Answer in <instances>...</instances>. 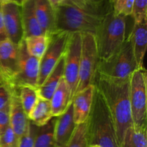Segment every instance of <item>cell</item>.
<instances>
[{
  "instance_id": "6da1fadb",
  "label": "cell",
  "mask_w": 147,
  "mask_h": 147,
  "mask_svg": "<svg viewBox=\"0 0 147 147\" xmlns=\"http://www.w3.org/2000/svg\"><path fill=\"white\" fill-rule=\"evenodd\" d=\"M129 79H111L96 74L93 82L110 112L120 146L126 130L133 125L129 98Z\"/></svg>"
},
{
  "instance_id": "7a4b0ae2",
  "label": "cell",
  "mask_w": 147,
  "mask_h": 147,
  "mask_svg": "<svg viewBox=\"0 0 147 147\" xmlns=\"http://www.w3.org/2000/svg\"><path fill=\"white\" fill-rule=\"evenodd\" d=\"M111 9L109 0L96 1L86 8L61 4L55 10L56 30L95 35Z\"/></svg>"
},
{
  "instance_id": "3957f363",
  "label": "cell",
  "mask_w": 147,
  "mask_h": 147,
  "mask_svg": "<svg viewBox=\"0 0 147 147\" xmlns=\"http://www.w3.org/2000/svg\"><path fill=\"white\" fill-rule=\"evenodd\" d=\"M88 146L121 147L111 115L103 97L95 86L93 103L87 120Z\"/></svg>"
},
{
  "instance_id": "277c9868",
  "label": "cell",
  "mask_w": 147,
  "mask_h": 147,
  "mask_svg": "<svg viewBox=\"0 0 147 147\" xmlns=\"http://www.w3.org/2000/svg\"><path fill=\"white\" fill-rule=\"evenodd\" d=\"M126 17L117 15L111 10L106 14L94 35L99 61L107 60L126 40Z\"/></svg>"
},
{
  "instance_id": "5b68a950",
  "label": "cell",
  "mask_w": 147,
  "mask_h": 147,
  "mask_svg": "<svg viewBox=\"0 0 147 147\" xmlns=\"http://www.w3.org/2000/svg\"><path fill=\"white\" fill-rule=\"evenodd\" d=\"M138 69L131 41L128 37L120 48L110 58L99 61L97 74L111 79H126Z\"/></svg>"
},
{
  "instance_id": "8992f818",
  "label": "cell",
  "mask_w": 147,
  "mask_h": 147,
  "mask_svg": "<svg viewBox=\"0 0 147 147\" xmlns=\"http://www.w3.org/2000/svg\"><path fill=\"white\" fill-rule=\"evenodd\" d=\"M147 79L144 66L139 68L129 79V98L133 125L146 126Z\"/></svg>"
},
{
  "instance_id": "52a82bcc",
  "label": "cell",
  "mask_w": 147,
  "mask_h": 147,
  "mask_svg": "<svg viewBox=\"0 0 147 147\" xmlns=\"http://www.w3.org/2000/svg\"><path fill=\"white\" fill-rule=\"evenodd\" d=\"M98 62L99 58L94 35L83 33L82 34L78 84L76 93L90 84H93L97 74Z\"/></svg>"
},
{
  "instance_id": "ba28073f",
  "label": "cell",
  "mask_w": 147,
  "mask_h": 147,
  "mask_svg": "<svg viewBox=\"0 0 147 147\" xmlns=\"http://www.w3.org/2000/svg\"><path fill=\"white\" fill-rule=\"evenodd\" d=\"M70 35V33L59 30L49 33L48 45L40 59L38 86L43 83L65 54Z\"/></svg>"
},
{
  "instance_id": "9c48e42d",
  "label": "cell",
  "mask_w": 147,
  "mask_h": 147,
  "mask_svg": "<svg viewBox=\"0 0 147 147\" xmlns=\"http://www.w3.org/2000/svg\"><path fill=\"white\" fill-rule=\"evenodd\" d=\"M82 33H70L64 56V78L71 92L72 99L77 90L79 77Z\"/></svg>"
},
{
  "instance_id": "30bf717a",
  "label": "cell",
  "mask_w": 147,
  "mask_h": 147,
  "mask_svg": "<svg viewBox=\"0 0 147 147\" xmlns=\"http://www.w3.org/2000/svg\"><path fill=\"white\" fill-rule=\"evenodd\" d=\"M40 59L31 56L27 52L23 40L20 45V56L17 73L13 78L10 87L19 88L30 86L37 88L40 74Z\"/></svg>"
},
{
  "instance_id": "8fae6325",
  "label": "cell",
  "mask_w": 147,
  "mask_h": 147,
  "mask_svg": "<svg viewBox=\"0 0 147 147\" xmlns=\"http://www.w3.org/2000/svg\"><path fill=\"white\" fill-rule=\"evenodd\" d=\"M1 14L7 37L17 46L24 40L21 7L15 2L0 3Z\"/></svg>"
},
{
  "instance_id": "7c38bea8",
  "label": "cell",
  "mask_w": 147,
  "mask_h": 147,
  "mask_svg": "<svg viewBox=\"0 0 147 147\" xmlns=\"http://www.w3.org/2000/svg\"><path fill=\"white\" fill-rule=\"evenodd\" d=\"M20 46L9 39L0 43V78L3 83L10 86L18 67Z\"/></svg>"
},
{
  "instance_id": "4fadbf2b",
  "label": "cell",
  "mask_w": 147,
  "mask_h": 147,
  "mask_svg": "<svg viewBox=\"0 0 147 147\" xmlns=\"http://www.w3.org/2000/svg\"><path fill=\"white\" fill-rule=\"evenodd\" d=\"M30 119L24 112L19 96L18 88H14L11 94L9 107V125L19 138L27 131Z\"/></svg>"
},
{
  "instance_id": "5bb4252c",
  "label": "cell",
  "mask_w": 147,
  "mask_h": 147,
  "mask_svg": "<svg viewBox=\"0 0 147 147\" xmlns=\"http://www.w3.org/2000/svg\"><path fill=\"white\" fill-rule=\"evenodd\" d=\"M76 124L73 117V103L70 104L65 112L60 116L56 117L54 127V136L56 146H66L70 138H71Z\"/></svg>"
},
{
  "instance_id": "9a60e30c",
  "label": "cell",
  "mask_w": 147,
  "mask_h": 147,
  "mask_svg": "<svg viewBox=\"0 0 147 147\" xmlns=\"http://www.w3.org/2000/svg\"><path fill=\"white\" fill-rule=\"evenodd\" d=\"M95 85L90 84L80 91L73 97L72 103L73 108V117L76 125L87 121L93 103Z\"/></svg>"
},
{
  "instance_id": "2e32d148",
  "label": "cell",
  "mask_w": 147,
  "mask_h": 147,
  "mask_svg": "<svg viewBox=\"0 0 147 147\" xmlns=\"http://www.w3.org/2000/svg\"><path fill=\"white\" fill-rule=\"evenodd\" d=\"M138 67H144V59L147 46V20L134 22L129 35Z\"/></svg>"
},
{
  "instance_id": "e0dca14e",
  "label": "cell",
  "mask_w": 147,
  "mask_h": 147,
  "mask_svg": "<svg viewBox=\"0 0 147 147\" xmlns=\"http://www.w3.org/2000/svg\"><path fill=\"white\" fill-rule=\"evenodd\" d=\"M20 7L24 30V38L30 36L47 34L42 30L36 17L34 0H27Z\"/></svg>"
},
{
  "instance_id": "ac0fdd59",
  "label": "cell",
  "mask_w": 147,
  "mask_h": 147,
  "mask_svg": "<svg viewBox=\"0 0 147 147\" xmlns=\"http://www.w3.org/2000/svg\"><path fill=\"white\" fill-rule=\"evenodd\" d=\"M72 101L70 89L63 78L50 99L53 116L58 117L65 112Z\"/></svg>"
},
{
  "instance_id": "d6986e66",
  "label": "cell",
  "mask_w": 147,
  "mask_h": 147,
  "mask_svg": "<svg viewBox=\"0 0 147 147\" xmlns=\"http://www.w3.org/2000/svg\"><path fill=\"white\" fill-rule=\"evenodd\" d=\"M36 17L46 33L56 31L55 10L48 0H34Z\"/></svg>"
},
{
  "instance_id": "ffe728a7",
  "label": "cell",
  "mask_w": 147,
  "mask_h": 147,
  "mask_svg": "<svg viewBox=\"0 0 147 147\" xmlns=\"http://www.w3.org/2000/svg\"><path fill=\"white\" fill-rule=\"evenodd\" d=\"M64 56L58 62L51 73L47 76L43 83L37 87L38 96L41 98L50 100L53 92L58 86L59 83L64 76Z\"/></svg>"
},
{
  "instance_id": "44dd1931",
  "label": "cell",
  "mask_w": 147,
  "mask_h": 147,
  "mask_svg": "<svg viewBox=\"0 0 147 147\" xmlns=\"http://www.w3.org/2000/svg\"><path fill=\"white\" fill-rule=\"evenodd\" d=\"M28 118L32 123L38 127L47 124L53 118L50 100L39 97L35 105L28 115Z\"/></svg>"
},
{
  "instance_id": "7402d4cb",
  "label": "cell",
  "mask_w": 147,
  "mask_h": 147,
  "mask_svg": "<svg viewBox=\"0 0 147 147\" xmlns=\"http://www.w3.org/2000/svg\"><path fill=\"white\" fill-rule=\"evenodd\" d=\"M121 147H147L146 126L131 125L126 130Z\"/></svg>"
},
{
  "instance_id": "603a6c76",
  "label": "cell",
  "mask_w": 147,
  "mask_h": 147,
  "mask_svg": "<svg viewBox=\"0 0 147 147\" xmlns=\"http://www.w3.org/2000/svg\"><path fill=\"white\" fill-rule=\"evenodd\" d=\"M56 117H53L47 124L39 127L33 147H56L54 127Z\"/></svg>"
},
{
  "instance_id": "cb8c5ba5",
  "label": "cell",
  "mask_w": 147,
  "mask_h": 147,
  "mask_svg": "<svg viewBox=\"0 0 147 147\" xmlns=\"http://www.w3.org/2000/svg\"><path fill=\"white\" fill-rule=\"evenodd\" d=\"M27 52L31 56L41 59L47 49L49 42V33L41 35L30 36L24 38Z\"/></svg>"
},
{
  "instance_id": "d4e9b609",
  "label": "cell",
  "mask_w": 147,
  "mask_h": 147,
  "mask_svg": "<svg viewBox=\"0 0 147 147\" xmlns=\"http://www.w3.org/2000/svg\"><path fill=\"white\" fill-rule=\"evenodd\" d=\"M18 91L22 108L28 116L38 99L37 88L30 86H22L18 88Z\"/></svg>"
},
{
  "instance_id": "484cf974",
  "label": "cell",
  "mask_w": 147,
  "mask_h": 147,
  "mask_svg": "<svg viewBox=\"0 0 147 147\" xmlns=\"http://www.w3.org/2000/svg\"><path fill=\"white\" fill-rule=\"evenodd\" d=\"M65 147H88L87 121L76 125Z\"/></svg>"
},
{
  "instance_id": "4316f807",
  "label": "cell",
  "mask_w": 147,
  "mask_h": 147,
  "mask_svg": "<svg viewBox=\"0 0 147 147\" xmlns=\"http://www.w3.org/2000/svg\"><path fill=\"white\" fill-rule=\"evenodd\" d=\"M111 5L115 14L127 17L132 15L134 0H114Z\"/></svg>"
},
{
  "instance_id": "83f0119b",
  "label": "cell",
  "mask_w": 147,
  "mask_h": 147,
  "mask_svg": "<svg viewBox=\"0 0 147 147\" xmlns=\"http://www.w3.org/2000/svg\"><path fill=\"white\" fill-rule=\"evenodd\" d=\"M20 138L14 132L10 125L0 134V147H18Z\"/></svg>"
},
{
  "instance_id": "f1b7e54d",
  "label": "cell",
  "mask_w": 147,
  "mask_h": 147,
  "mask_svg": "<svg viewBox=\"0 0 147 147\" xmlns=\"http://www.w3.org/2000/svg\"><path fill=\"white\" fill-rule=\"evenodd\" d=\"M38 128V126L30 120L27 131L20 138L18 147H33Z\"/></svg>"
},
{
  "instance_id": "f546056e",
  "label": "cell",
  "mask_w": 147,
  "mask_h": 147,
  "mask_svg": "<svg viewBox=\"0 0 147 147\" xmlns=\"http://www.w3.org/2000/svg\"><path fill=\"white\" fill-rule=\"evenodd\" d=\"M131 17L134 22L147 20V0H134Z\"/></svg>"
},
{
  "instance_id": "4dcf8cb0",
  "label": "cell",
  "mask_w": 147,
  "mask_h": 147,
  "mask_svg": "<svg viewBox=\"0 0 147 147\" xmlns=\"http://www.w3.org/2000/svg\"><path fill=\"white\" fill-rule=\"evenodd\" d=\"M14 89L0 82V110L4 109L9 106L11 94Z\"/></svg>"
},
{
  "instance_id": "1f68e13d",
  "label": "cell",
  "mask_w": 147,
  "mask_h": 147,
  "mask_svg": "<svg viewBox=\"0 0 147 147\" xmlns=\"http://www.w3.org/2000/svg\"><path fill=\"white\" fill-rule=\"evenodd\" d=\"M9 107L0 110V134L9 125Z\"/></svg>"
},
{
  "instance_id": "d6a6232c",
  "label": "cell",
  "mask_w": 147,
  "mask_h": 147,
  "mask_svg": "<svg viewBox=\"0 0 147 147\" xmlns=\"http://www.w3.org/2000/svg\"><path fill=\"white\" fill-rule=\"evenodd\" d=\"M94 1H96L95 0H62L61 4L73 6L78 8H86L93 4Z\"/></svg>"
},
{
  "instance_id": "836d02e7",
  "label": "cell",
  "mask_w": 147,
  "mask_h": 147,
  "mask_svg": "<svg viewBox=\"0 0 147 147\" xmlns=\"http://www.w3.org/2000/svg\"><path fill=\"white\" fill-rule=\"evenodd\" d=\"M7 39H8V37H7V33H6L4 20H3L2 14H1V7H0V43L7 40Z\"/></svg>"
},
{
  "instance_id": "e575fe53",
  "label": "cell",
  "mask_w": 147,
  "mask_h": 147,
  "mask_svg": "<svg viewBox=\"0 0 147 147\" xmlns=\"http://www.w3.org/2000/svg\"><path fill=\"white\" fill-rule=\"evenodd\" d=\"M48 1H50V3L55 10H56L62 3V0H48Z\"/></svg>"
},
{
  "instance_id": "d590c367",
  "label": "cell",
  "mask_w": 147,
  "mask_h": 147,
  "mask_svg": "<svg viewBox=\"0 0 147 147\" xmlns=\"http://www.w3.org/2000/svg\"><path fill=\"white\" fill-rule=\"evenodd\" d=\"M26 1H27V0H14V2L17 4H18L19 6H22V4L24 2H25Z\"/></svg>"
},
{
  "instance_id": "8d00e7d4",
  "label": "cell",
  "mask_w": 147,
  "mask_h": 147,
  "mask_svg": "<svg viewBox=\"0 0 147 147\" xmlns=\"http://www.w3.org/2000/svg\"><path fill=\"white\" fill-rule=\"evenodd\" d=\"M14 0H0V3H6V2H13Z\"/></svg>"
},
{
  "instance_id": "74e56055",
  "label": "cell",
  "mask_w": 147,
  "mask_h": 147,
  "mask_svg": "<svg viewBox=\"0 0 147 147\" xmlns=\"http://www.w3.org/2000/svg\"><path fill=\"white\" fill-rule=\"evenodd\" d=\"M88 147H100V146L97 145V144H93V145L88 146Z\"/></svg>"
},
{
  "instance_id": "f35d334b",
  "label": "cell",
  "mask_w": 147,
  "mask_h": 147,
  "mask_svg": "<svg viewBox=\"0 0 147 147\" xmlns=\"http://www.w3.org/2000/svg\"><path fill=\"white\" fill-rule=\"evenodd\" d=\"M109 2H110V3H111V4H112V3H113V1H114V0H109Z\"/></svg>"
},
{
  "instance_id": "ab89813d",
  "label": "cell",
  "mask_w": 147,
  "mask_h": 147,
  "mask_svg": "<svg viewBox=\"0 0 147 147\" xmlns=\"http://www.w3.org/2000/svg\"><path fill=\"white\" fill-rule=\"evenodd\" d=\"M56 147H65V146H57Z\"/></svg>"
},
{
  "instance_id": "60d3db41",
  "label": "cell",
  "mask_w": 147,
  "mask_h": 147,
  "mask_svg": "<svg viewBox=\"0 0 147 147\" xmlns=\"http://www.w3.org/2000/svg\"><path fill=\"white\" fill-rule=\"evenodd\" d=\"M95 1H98V0H95Z\"/></svg>"
},
{
  "instance_id": "b9f144b4",
  "label": "cell",
  "mask_w": 147,
  "mask_h": 147,
  "mask_svg": "<svg viewBox=\"0 0 147 147\" xmlns=\"http://www.w3.org/2000/svg\"><path fill=\"white\" fill-rule=\"evenodd\" d=\"M0 81H1V78H0Z\"/></svg>"
},
{
  "instance_id": "7bdbcfd3",
  "label": "cell",
  "mask_w": 147,
  "mask_h": 147,
  "mask_svg": "<svg viewBox=\"0 0 147 147\" xmlns=\"http://www.w3.org/2000/svg\"><path fill=\"white\" fill-rule=\"evenodd\" d=\"M0 82H1V81H0Z\"/></svg>"
}]
</instances>
